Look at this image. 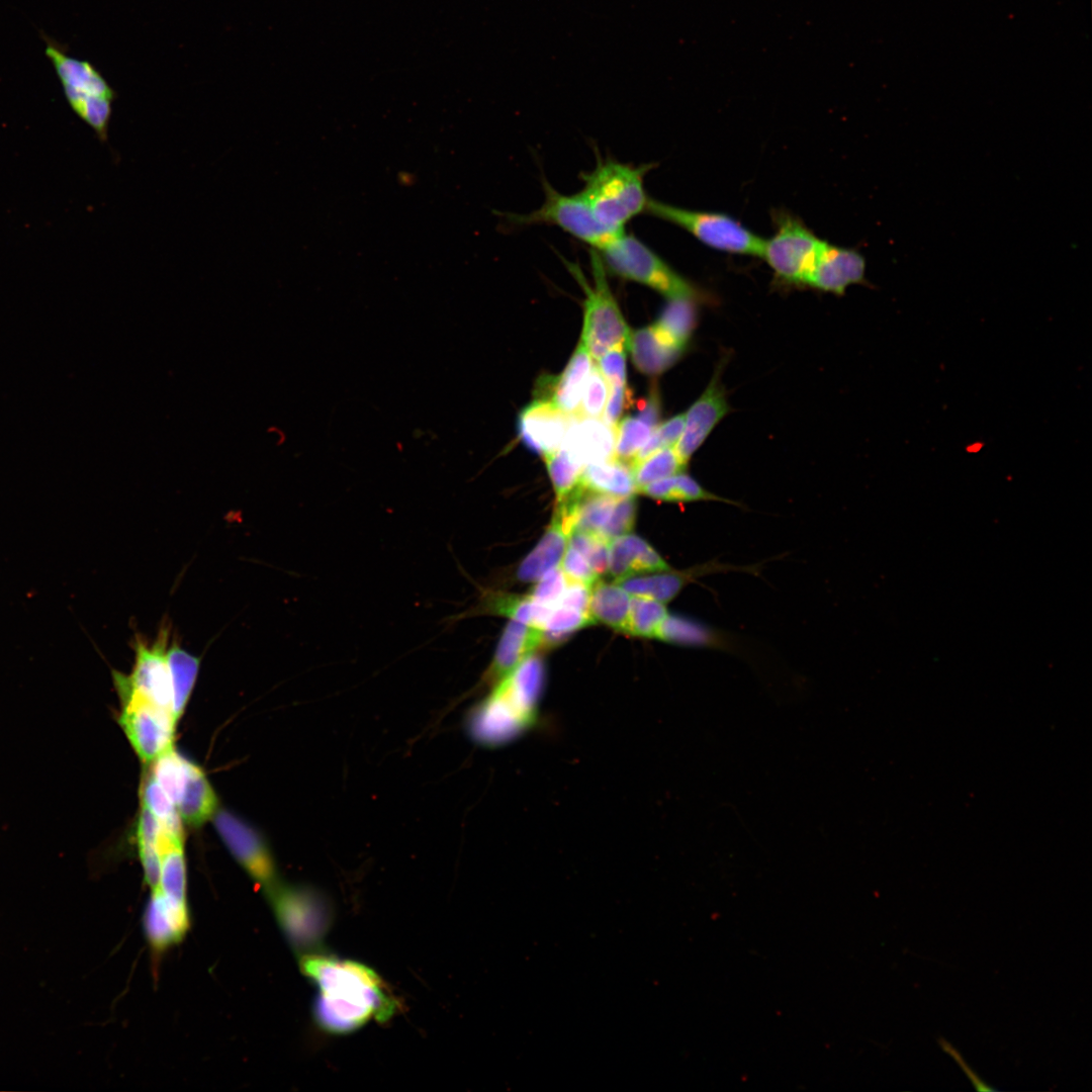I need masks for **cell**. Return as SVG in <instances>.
I'll return each mask as SVG.
<instances>
[{
  "label": "cell",
  "mask_w": 1092,
  "mask_h": 1092,
  "mask_svg": "<svg viewBox=\"0 0 1092 1092\" xmlns=\"http://www.w3.org/2000/svg\"><path fill=\"white\" fill-rule=\"evenodd\" d=\"M609 393V385L598 369L597 365L592 370L585 381L578 411L575 416L600 418L606 405Z\"/></svg>",
  "instance_id": "cell-42"
},
{
  "label": "cell",
  "mask_w": 1092,
  "mask_h": 1092,
  "mask_svg": "<svg viewBox=\"0 0 1092 1092\" xmlns=\"http://www.w3.org/2000/svg\"><path fill=\"white\" fill-rule=\"evenodd\" d=\"M939 1043H940L941 1048L943 1049V1051L947 1052L951 1057H953L954 1060H957V1062L962 1067V1069L965 1071V1073L970 1078V1080L973 1082V1084L975 1085L977 1090H979V1091H993L994 1090V1088L989 1087L983 1081L980 1080V1078L965 1063L964 1059H962V1057L958 1054V1052L956 1050H953V1048L949 1044V1042H947V1041L943 1040L942 1038H940Z\"/></svg>",
  "instance_id": "cell-51"
},
{
  "label": "cell",
  "mask_w": 1092,
  "mask_h": 1092,
  "mask_svg": "<svg viewBox=\"0 0 1092 1092\" xmlns=\"http://www.w3.org/2000/svg\"><path fill=\"white\" fill-rule=\"evenodd\" d=\"M637 513V502L634 495L617 499L612 515L601 532V536L607 541L628 534L634 527Z\"/></svg>",
  "instance_id": "cell-43"
},
{
  "label": "cell",
  "mask_w": 1092,
  "mask_h": 1092,
  "mask_svg": "<svg viewBox=\"0 0 1092 1092\" xmlns=\"http://www.w3.org/2000/svg\"><path fill=\"white\" fill-rule=\"evenodd\" d=\"M672 568L645 540L625 534L609 542L608 573L616 579Z\"/></svg>",
  "instance_id": "cell-19"
},
{
  "label": "cell",
  "mask_w": 1092,
  "mask_h": 1092,
  "mask_svg": "<svg viewBox=\"0 0 1092 1092\" xmlns=\"http://www.w3.org/2000/svg\"><path fill=\"white\" fill-rule=\"evenodd\" d=\"M654 164L633 166L615 160H599L596 168L582 175L580 193L596 217L608 229L624 232L625 224L646 210L649 197L644 177Z\"/></svg>",
  "instance_id": "cell-3"
},
{
  "label": "cell",
  "mask_w": 1092,
  "mask_h": 1092,
  "mask_svg": "<svg viewBox=\"0 0 1092 1092\" xmlns=\"http://www.w3.org/2000/svg\"><path fill=\"white\" fill-rule=\"evenodd\" d=\"M638 492L653 499L667 503L715 500L735 505V503L707 490L685 472L652 481L641 487Z\"/></svg>",
  "instance_id": "cell-30"
},
{
  "label": "cell",
  "mask_w": 1092,
  "mask_h": 1092,
  "mask_svg": "<svg viewBox=\"0 0 1092 1092\" xmlns=\"http://www.w3.org/2000/svg\"><path fill=\"white\" fill-rule=\"evenodd\" d=\"M866 259L856 250L825 242L805 285L841 294L851 284L864 283Z\"/></svg>",
  "instance_id": "cell-16"
},
{
  "label": "cell",
  "mask_w": 1092,
  "mask_h": 1092,
  "mask_svg": "<svg viewBox=\"0 0 1092 1092\" xmlns=\"http://www.w3.org/2000/svg\"><path fill=\"white\" fill-rule=\"evenodd\" d=\"M543 458L554 488L556 504H559L579 484L583 466L561 447Z\"/></svg>",
  "instance_id": "cell-37"
},
{
  "label": "cell",
  "mask_w": 1092,
  "mask_h": 1092,
  "mask_svg": "<svg viewBox=\"0 0 1092 1092\" xmlns=\"http://www.w3.org/2000/svg\"><path fill=\"white\" fill-rule=\"evenodd\" d=\"M609 542L600 535L579 531L569 533L568 545L580 552L600 576L608 572Z\"/></svg>",
  "instance_id": "cell-40"
},
{
  "label": "cell",
  "mask_w": 1092,
  "mask_h": 1092,
  "mask_svg": "<svg viewBox=\"0 0 1092 1092\" xmlns=\"http://www.w3.org/2000/svg\"><path fill=\"white\" fill-rule=\"evenodd\" d=\"M630 398L631 392L627 387V384L609 386V393L603 412V421L609 426L616 428L624 410L627 404L630 403Z\"/></svg>",
  "instance_id": "cell-47"
},
{
  "label": "cell",
  "mask_w": 1092,
  "mask_h": 1092,
  "mask_svg": "<svg viewBox=\"0 0 1092 1092\" xmlns=\"http://www.w3.org/2000/svg\"><path fill=\"white\" fill-rule=\"evenodd\" d=\"M718 365L710 383L685 415L682 433L674 446L680 460L688 465L693 454L702 446L718 423L728 414L729 405Z\"/></svg>",
  "instance_id": "cell-14"
},
{
  "label": "cell",
  "mask_w": 1092,
  "mask_h": 1092,
  "mask_svg": "<svg viewBox=\"0 0 1092 1092\" xmlns=\"http://www.w3.org/2000/svg\"><path fill=\"white\" fill-rule=\"evenodd\" d=\"M184 841L168 839L158 851L161 857L160 881L151 896L161 898L171 907L188 912Z\"/></svg>",
  "instance_id": "cell-24"
},
{
  "label": "cell",
  "mask_w": 1092,
  "mask_h": 1092,
  "mask_svg": "<svg viewBox=\"0 0 1092 1092\" xmlns=\"http://www.w3.org/2000/svg\"><path fill=\"white\" fill-rule=\"evenodd\" d=\"M163 833L164 829L160 821L147 807L142 805L136 826V842L148 843L157 847Z\"/></svg>",
  "instance_id": "cell-48"
},
{
  "label": "cell",
  "mask_w": 1092,
  "mask_h": 1092,
  "mask_svg": "<svg viewBox=\"0 0 1092 1092\" xmlns=\"http://www.w3.org/2000/svg\"><path fill=\"white\" fill-rule=\"evenodd\" d=\"M631 599L618 583L597 580L590 587L588 615L595 622L625 633Z\"/></svg>",
  "instance_id": "cell-27"
},
{
  "label": "cell",
  "mask_w": 1092,
  "mask_h": 1092,
  "mask_svg": "<svg viewBox=\"0 0 1092 1092\" xmlns=\"http://www.w3.org/2000/svg\"><path fill=\"white\" fill-rule=\"evenodd\" d=\"M656 638L668 643L694 646H722L721 637L708 626L690 618L667 615L661 623Z\"/></svg>",
  "instance_id": "cell-32"
},
{
  "label": "cell",
  "mask_w": 1092,
  "mask_h": 1092,
  "mask_svg": "<svg viewBox=\"0 0 1092 1092\" xmlns=\"http://www.w3.org/2000/svg\"><path fill=\"white\" fill-rule=\"evenodd\" d=\"M546 670L541 656L532 653L492 685L474 707L467 728L471 738L486 747L508 744L535 725Z\"/></svg>",
  "instance_id": "cell-2"
},
{
  "label": "cell",
  "mask_w": 1092,
  "mask_h": 1092,
  "mask_svg": "<svg viewBox=\"0 0 1092 1092\" xmlns=\"http://www.w3.org/2000/svg\"><path fill=\"white\" fill-rule=\"evenodd\" d=\"M543 644V630L512 620L506 626L493 659L484 674L486 685H494Z\"/></svg>",
  "instance_id": "cell-20"
},
{
  "label": "cell",
  "mask_w": 1092,
  "mask_h": 1092,
  "mask_svg": "<svg viewBox=\"0 0 1092 1092\" xmlns=\"http://www.w3.org/2000/svg\"><path fill=\"white\" fill-rule=\"evenodd\" d=\"M567 584L561 568L556 566L536 581L529 596L540 604L555 608L559 605Z\"/></svg>",
  "instance_id": "cell-44"
},
{
  "label": "cell",
  "mask_w": 1092,
  "mask_h": 1092,
  "mask_svg": "<svg viewBox=\"0 0 1092 1092\" xmlns=\"http://www.w3.org/2000/svg\"><path fill=\"white\" fill-rule=\"evenodd\" d=\"M775 235L764 240L760 257L786 284L805 285L824 241L788 213L776 217Z\"/></svg>",
  "instance_id": "cell-10"
},
{
  "label": "cell",
  "mask_w": 1092,
  "mask_h": 1092,
  "mask_svg": "<svg viewBox=\"0 0 1092 1092\" xmlns=\"http://www.w3.org/2000/svg\"><path fill=\"white\" fill-rule=\"evenodd\" d=\"M167 659L172 685L173 715L178 723L194 689L200 657L184 650L176 640H173L168 646Z\"/></svg>",
  "instance_id": "cell-29"
},
{
  "label": "cell",
  "mask_w": 1092,
  "mask_h": 1092,
  "mask_svg": "<svg viewBox=\"0 0 1092 1092\" xmlns=\"http://www.w3.org/2000/svg\"><path fill=\"white\" fill-rule=\"evenodd\" d=\"M267 894L292 946L305 953L314 952L331 922V912L325 900L314 891L279 884Z\"/></svg>",
  "instance_id": "cell-9"
},
{
  "label": "cell",
  "mask_w": 1092,
  "mask_h": 1092,
  "mask_svg": "<svg viewBox=\"0 0 1092 1092\" xmlns=\"http://www.w3.org/2000/svg\"><path fill=\"white\" fill-rule=\"evenodd\" d=\"M213 823L229 850L256 883L267 893L278 884L270 851L254 828L225 810L215 812Z\"/></svg>",
  "instance_id": "cell-13"
},
{
  "label": "cell",
  "mask_w": 1092,
  "mask_h": 1092,
  "mask_svg": "<svg viewBox=\"0 0 1092 1092\" xmlns=\"http://www.w3.org/2000/svg\"><path fill=\"white\" fill-rule=\"evenodd\" d=\"M188 762L173 745L152 762L151 775L175 806L185 783Z\"/></svg>",
  "instance_id": "cell-36"
},
{
  "label": "cell",
  "mask_w": 1092,
  "mask_h": 1092,
  "mask_svg": "<svg viewBox=\"0 0 1092 1092\" xmlns=\"http://www.w3.org/2000/svg\"><path fill=\"white\" fill-rule=\"evenodd\" d=\"M569 529L555 509L551 523L534 549L521 562L517 577L524 582H536L547 571L558 566L568 545Z\"/></svg>",
  "instance_id": "cell-23"
},
{
  "label": "cell",
  "mask_w": 1092,
  "mask_h": 1092,
  "mask_svg": "<svg viewBox=\"0 0 1092 1092\" xmlns=\"http://www.w3.org/2000/svg\"><path fill=\"white\" fill-rule=\"evenodd\" d=\"M44 53L54 67L74 113L106 142L116 97L103 75L89 62L68 55L65 44L41 32Z\"/></svg>",
  "instance_id": "cell-4"
},
{
  "label": "cell",
  "mask_w": 1092,
  "mask_h": 1092,
  "mask_svg": "<svg viewBox=\"0 0 1092 1092\" xmlns=\"http://www.w3.org/2000/svg\"><path fill=\"white\" fill-rule=\"evenodd\" d=\"M684 423L685 414L676 415L660 423L632 459V466L660 449L674 447L682 433Z\"/></svg>",
  "instance_id": "cell-41"
},
{
  "label": "cell",
  "mask_w": 1092,
  "mask_h": 1092,
  "mask_svg": "<svg viewBox=\"0 0 1092 1092\" xmlns=\"http://www.w3.org/2000/svg\"><path fill=\"white\" fill-rule=\"evenodd\" d=\"M687 466L678 457L674 447L656 451L632 466L637 492L652 481L685 472Z\"/></svg>",
  "instance_id": "cell-35"
},
{
  "label": "cell",
  "mask_w": 1092,
  "mask_h": 1092,
  "mask_svg": "<svg viewBox=\"0 0 1092 1092\" xmlns=\"http://www.w3.org/2000/svg\"><path fill=\"white\" fill-rule=\"evenodd\" d=\"M176 809L181 820L190 826L205 823L217 811V797L210 783L203 770L191 761Z\"/></svg>",
  "instance_id": "cell-25"
},
{
  "label": "cell",
  "mask_w": 1092,
  "mask_h": 1092,
  "mask_svg": "<svg viewBox=\"0 0 1092 1092\" xmlns=\"http://www.w3.org/2000/svg\"><path fill=\"white\" fill-rule=\"evenodd\" d=\"M653 429L638 418L626 417L615 428L614 457L629 462L645 444Z\"/></svg>",
  "instance_id": "cell-38"
},
{
  "label": "cell",
  "mask_w": 1092,
  "mask_h": 1092,
  "mask_svg": "<svg viewBox=\"0 0 1092 1092\" xmlns=\"http://www.w3.org/2000/svg\"><path fill=\"white\" fill-rule=\"evenodd\" d=\"M132 646L135 651L132 671L126 675L112 670L114 686L130 690L173 713L172 685L167 659L169 629L162 625L152 644L136 636Z\"/></svg>",
  "instance_id": "cell-12"
},
{
  "label": "cell",
  "mask_w": 1092,
  "mask_h": 1092,
  "mask_svg": "<svg viewBox=\"0 0 1092 1092\" xmlns=\"http://www.w3.org/2000/svg\"><path fill=\"white\" fill-rule=\"evenodd\" d=\"M615 428L599 418L572 416L561 448L580 465L613 457Z\"/></svg>",
  "instance_id": "cell-17"
},
{
  "label": "cell",
  "mask_w": 1092,
  "mask_h": 1092,
  "mask_svg": "<svg viewBox=\"0 0 1092 1092\" xmlns=\"http://www.w3.org/2000/svg\"><path fill=\"white\" fill-rule=\"evenodd\" d=\"M729 569L730 567L727 564L711 561L686 572L669 570L652 572L650 575L636 574L616 579V583L631 596L645 597L665 604L676 597L692 577L702 575L705 572L710 573Z\"/></svg>",
  "instance_id": "cell-22"
},
{
  "label": "cell",
  "mask_w": 1092,
  "mask_h": 1092,
  "mask_svg": "<svg viewBox=\"0 0 1092 1092\" xmlns=\"http://www.w3.org/2000/svg\"><path fill=\"white\" fill-rule=\"evenodd\" d=\"M141 795L142 805L160 821L164 831L175 839L184 840L182 820L176 806L152 775L145 780Z\"/></svg>",
  "instance_id": "cell-33"
},
{
  "label": "cell",
  "mask_w": 1092,
  "mask_h": 1092,
  "mask_svg": "<svg viewBox=\"0 0 1092 1092\" xmlns=\"http://www.w3.org/2000/svg\"><path fill=\"white\" fill-rule=\"evenodd\" d=\"M595 621L589 615L577 610L557 606L553 608L543 626V644H557L574 631L592 625Z\"/></svg>",
  "instance_id": "cell-39"
},
{
  "label": "cell",
  "mask_w": 1092,
  "mask_h": 1092,
  "mask_svg": "<svg viewBox=\"0 0 1092 1092\" xmlns=\"http://www.w3.org/2000/svg\"><path fill=\"white\" fill-rule=\"evenodd\" d=\"M589 595V586L581 583H568L558 606L571 608L588 615Z\"/></svg>",
  "instance_id": "cell-50"
},
{
  "label": "cell",
  "mask_w": 1092,
  "mask_h": 1092,
  "mask_svg": "<svg viewBox=\"0 0 1092 1092\" xmlns=\"http://www.w3.org/2000/svg\"><path fill=\"white\" fill-rule=\"evenodd\" d=\"M646 211L684 229L710 248L740 255H761L764 240L727 214L686 209L652 198L648 200Z\"/></svg>",
  "instance_id": "cell-7"
},
{
  "label": "cell",
  "mask_w": 1092,
  "mask_h": 1092,
  "mask_svg": "<svg viewBox=\"0 0 1092 1092\" xmlns=\"http://www.w3.org/2000/svg\"><path fill=\"white\" fill-rule=\"evenodd\" d=\"M590 265L592 285L576 264L566 262L570 273L584 290L581 340L592 357L597 360L614 347L628 348L631 331L610 289L607 269L596 250L590 252Z\"/></svg>",
  "instance_id": "cell-6"
},
{
  "label": "cell",
  "mask_w": 1092,
  "mask_h": 1092,
  "mask_svg": "<svg viewBox=\"0 0 1092 1092\" xmlns=\"http://www.w3.org/2000/svg\"><path fill=\"white\" fill-rule=\"evenodd\" d=\"M482 613H489L511 618L514 621L543 629L553 608L540 604L530 596H517L504 593L485 594L478 607Z\"/></svg>",
  "instance_id": "cell-28"
},
{
  "label": "cell",
  "mask_w": 1092,
  "mask_h": 1092,
  "mask_svg": "<svg viewBox=\"0 0 1092 1092\" xmlns=\"http://www.w3.org/2000/svg\"><path fill=\"white\" fill-rule=\"evenodd\" d=\"M599 254L611 273L643 284L668 299L707 300L702 290L634 236L622 234Z\"/></svg>",
  "instance_id": "cell-5"
},
{
  "label": "cell",
  "mask_w": 1092,
  "mask_h": 1092,
  "mask_svg": "<svg viewBox=\"0 0 1092 1092\" xmlns=\"http://www.w3.org/2000/svg\"><path fill=\"white\" fill-rule=\"evenodd\" d=\"M597 361V367L609 386L627 384L625 346H617L608 350Z\"/></svg>",
  "instance_id": "cell-46"
},
{
  "label": "cell",
  "mask_w": 1092,
  "mask_h": 1092,
  "mask_svg": "<svg viewBox=\"0 0 1092 1092\" xmlns=\"http://www.w3.org/2000/svg\"><path fill=\"white\" fill-rule=\"evenodd\" d=\"M571 419L551 401L538 398L519 414L518 435L530 450L545 456L561 447Z\"/></svg>",
  "instance_id": "cell-15"
},
{
  "label": "cell",
  "mask_w": 1092,
  "mask_h": 1092,
  "mask_svg": "<svg viewBox=\"0 0 1092 1092\" xmlns=\"http://www.w3.org/2000/svg\"><path fill=\"white\" fill-rule=\"evenodd\" d=\"M121 700L118 723L144 762H153L173 745L177 721L162 708L121 686H114Z\"/></svg>",
  "instance_id": "cell-11"
},
{
  "label": "cell",
  "mask_w": 1092,
  "mask_h": 1092,
  "mask_svg": "<svg viewBox=\"0 0 1092 1092\" xmlns=\"http://www.w3.org/2000/svg\"><path fill=\"white\" fill-rule=\"evenodd\" d=\"M300 970L317 987L313 1015L328 1032L348 1033L372 1019L386 1021L396 1011L394 996L363 964L314 951L301 957Z\"/></svg>",
  "instance_id": "cell-1"
},
{
  "label": "cell",
  "mask_w": 1092,
  "mask_h": 1092,
  "mask_svg": "<svg viewBox=\"0 0 1092 1092\" xmlns=\"http://www.w3.org/2000/svg\"><path fill=\"white\" fill-rule=\"evenodd\" d=\"M559 567L568 583H581L592 587L599 578L586 558L570 545H567Z\"/></svg>",
  "instance_id": "cell-45"
},
{
  "label": "cell",
  "mask_w": 1092,
  "mask_h": 1092,
  "mask_svg": "<svg viewBox=\"0 0 1092 1092\" xmlns=\"http://www.w3.org/2000/svg\"><path fill=\"white\" fill-rule=\"evenodd\" d=\"M579 483L590 491L617 498L637 492L632 465L614 456L584 465Z\"/></svg>",
  "instance_id": "cell-26"
},
{
  "label": "cell",
  "mask_w": 1092,
  "mask_h": 1092,
  "mask_svg": "<svg viewBox=\"0 0 1092 1092\" xmlns=\"http://www.w3.org/2000/svg\"><path fill=\"white\" fill-rule=\"evenodd\" d=\"M543 189L545 200L539 208L526 214H509V219L514 224L555 225L598 251L625 233L605 226L596 217L580 191L570 195L562 194L545 179Z\"/></svg>",
  "instance_id": "cell-8"
},
{
  "label": "cell",
  "mask_w": 1092,
  "mask_h": 1092,
  "mask_svg": "<svg viewBox=\"0 0 1092 1092\" xmlns=\"http://www.w3.org/2000/svg\"><path fill=\"white\" fill-rule=\"evenodd\" d=\"M628 348L636 369L649 376L668 370L687 350L668 340L654 325L631 333Z\"/></svg>",
  "instance_id": "cell-21"
},
{
  "label": "cell",
  "mask_w": 1092,
  "mask_h": 1092,
  "mask_svg": "<svg viewBox=\"0 0 1092 1092\" xmlns=\"http://www.w3.org/2000/svg\"><path fill=\"white\" fill-rule=\"evenodd\" d=\"M592 367V355L580 339L562 373L542 381L540 399L549 400L566 414L575 416Z\"/></svg>",
  "instance_id": "cell-18"
},
{
  "label": "cell",
  "mask_w": 1092,
  "mask_h": 1092,
  "mask_svg": "<svg viewBox=\"0 0 1092 1092\" xmlns=\"http://www.w3.org/2000/svg\"><path fill=\"white\" fill-rule=\"evenodd\" d=\"M697 302L690 298L668 299L653 325L672 343L687 349L697 325Z\"/></svg>",
  "instance_id": "cell-31"
},
{
  "label": "cell",
  "mask_w": 1092,
  "mask_h": 1092,
  "mask_svg": "<svg viewBox=\"0 0 1092 1092\" xmlns=\"http://www.w3.org/2000/svg\"><path fill=\"white\" fill-rule=\"evenodd\" d=\"M637 408V418L653 430L660 424L661 400L655 385L650 388L646 397L638 401Z\"/></svg>",
  "instance_id": "cell-49"
},
{
  "label": "cell",
  "mask_w": 1092,
  "mask_h": 1092,
  "mask_svg": "<svg viewBox=\"0 0 1092 1092\" xmlns=\"http://www.w3.org/2000/svg\"><path fill=\"white\" fill-rule=\"evenodd\" d=\"M667 615L663 603L645 597L632 596L625 633L656 638L657 631Z\"/></svg>",
  "instance_id": "cell-34"
}]
</instances>
